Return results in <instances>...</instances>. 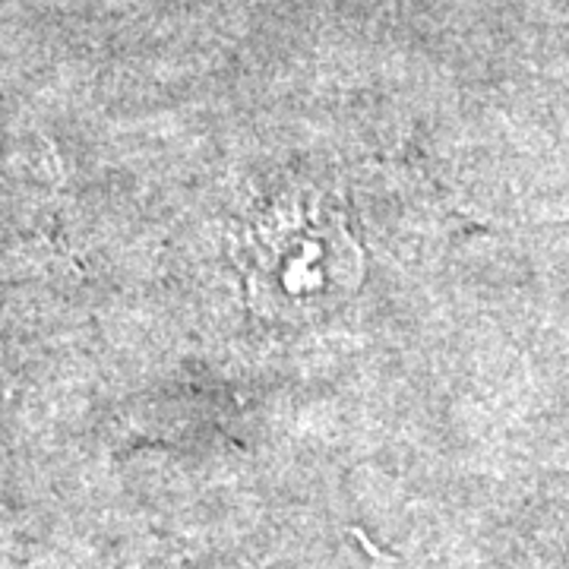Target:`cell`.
<instances>
[{
	"mask_svg": "<svg viewBox=\"0 0 569 569\" xmlns=\"http://www.w3.org/2000/svg\"><path fill=\"white\" fill-rule=\"evenodd\" d=\"M238 260L253 307L279 320H313L346 305L365 276L361 247L317 197H284L247 224Z\"/></svg>",
	"mask_w": 569,
	"mask_h": 569,
	"instance_id": "cell-1",
	"label": "cell"
}]
</instances>
